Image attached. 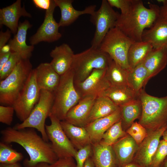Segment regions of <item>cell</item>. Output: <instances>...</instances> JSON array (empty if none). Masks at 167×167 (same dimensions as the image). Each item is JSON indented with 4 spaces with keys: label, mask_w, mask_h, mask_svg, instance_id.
Returning a JSON list of instances; mask_svg holds the SVG:
<instances>
[{
    "label": "cell",
    "mask_w": 167,
    "mask_h": 167,
    "mask_svg": "<svg viewBox=\"0 0 167 167\" xmlns=\"http://www.w3.org/2000/svg\"><path fill=\"white\" fill-rule=\"evenodd\" d=\"M167 129L164 127L148 132L147 136L139 145L132 162L140 167H150L160 138Z\"/></svg>",
    "instance_id": "cell-14"
},
{
    "label": "cell",
    "mask_w": 167,
    "mask_h": 167,
    "mask_svg": "<svg viewBox=\"0 0 167 167\" xmlns=\"http://www.w3.org/2000/svg\"><path fill=\"white\" fill-rule=\"evenodd\" d=\"M57 6L60 10L61 16L58 23L59 27L69 26L73 23L80 15H92L95 11L96 6L92 5L87 7L84 10H76L73 6L72 0H54Z\"/></svg>",
    "instance_id": "cell-23"
},
{
    "label": "cell",
    "mask_w": 167,
    "mask_h": 167,
    "mask_svg": "<svg viewBox=\"0 0 167 167\" xmlns=\"http://www.w3.org/2000/svg\"><path fill=\"white\" fill-rule=\"evenodd\" d=\"M83 167H95L92 157H90L87 159L84 164Z\"/></svg>",
    "instance_id": "cell-46"
},
{
    "label": "cell",
    "mask_w": 167,
    "mask_h": 167,
    "mask_svg": "<svg viewBox=\"0 0 167 167\" xmlns=\"http://www.w3.org/2000/svg\"><path fill=\"white\" fill-rule=\"evenodd\" d=\"M57 7L54 0H51L49 8L46 10L43 23L35 33L29 39L30 43L34 45L40 42H52L59 40L62 34L59 32L58 23L54 17V12Z\"/></svg>",
    "instance_id": "cell-13"
},
{
    "label": "cell",
    "mask_w": 167,
    "mask_h": 167,
    "mask_svg": "<svg viewBox=\"0 0 167 167\" xmlns=\"http://www.w3.org/2000/svg\"><path fill=\"white\" fill-rule=\"evenodd\" d=\"M147 76V71L142 63L129 71L128 85L137 94L142 89Z\"/></svg>",
    "instance_id": "cell-32"
},
{
    "label": "cell",
    "mask_w": 167,
    "mask_h": 167,
    "mask_svg": "<svg viewBox=\"0 0 167 167\" xmlns=\"http://www.w3.org/2000/svg\"><path fill=\"white\" fill-rule=\"evenodd\" d=\"M49 164L45 162H39L31 165L25 166L24 167H48Z\"/></svg>",
    "instance_id": "cell-47"
},
{
    "label": "cell",
    "mask_w": 167,
    "mask_h": 167,
    "mask_svg": "<svg viewBox=\"0 0 167 167\" xmlns=\"http://www.w3.org/2000/svg\"><path fill=\"white\" fill-rule=\"evenodd\" d=\"M92 158L95 167H118L117 160L112 146L99 142L92 144Z\"/></svg>",
    "instance_id": "cell-25"
},
{
    "label": "cell",
    "mask_w": 167,
    "mask_h": 167,
    "mask_svg": "<svg viewBox=\"0 0 167 167\" xmlns=\"http://www.w3.org/2000/svg\"><path fill=\"white\" fill-rule=\"evenodd\" d=\"M120 108L106 96H100L97 97L91 110L86 125L96 119L110 115Z\"/></svg>",
    "instance_id": "cell-28"
},
{
    "label": "cell",
    "mask_w": 167,
    "mask_h": 167,
    "mask_svg": "<svg viewBox=\"0 0 167 167\" xmlns=\"http://www.w3.org/2000/svg\"><path fill=\"white\" fill-rule=\"evenodd\" d=\"M159 167H167V156L165 158Z\"/></svg>",
    "instance_id": "cell-50"
},
{
    "label": "cell",
    "mask_w": 167,
    "mask_h": 167,
    "mask_svg": "<svg viewBox=\"0 0 167 167\" xmlns=\"http://www.w3.org/2000/svg\"><path fill=\"white\" fill-rule=\"evenodd\" d=\"M32 2L36 7L46 10L49 8L51 3V0H33Z\"/></svg>",
    "instance_id": "cell-43"
},
{
    "label": "cell",
    "mask_w": 167,
    "mask_h": 167,
    "mask_svg": "<svg viewBox=\"0 0 167 167\" xmlns=\"http://www.w3.org/2000/svg\"><path fill=\"white\" fill-rule=\"evenodd\" d=\"M74 159L72 157L59 158L54 163L49 164L48 167H77Z\"/></svg>",
    "instance_id": "cell-41"
},
{
    "label": "cell",
    "mask_w": 167,
    "mask_h": 167,
    "mask_svg": "<svg viewBox=\"0 0 167 167\" xmlns=\"http://www.w3.org/2000/svg\"><path fill=\"white\" fill-rule=\"evenodd\" d=\"M54 101L51 113L61 121L80 100L74 82V75L71 69L61 75L59 83L53 92Z\"/></svg>",
    "instance_id": "cell-5"
},
{
    "label": "cell",
    "mask_w": 167,
    "mask_h": 167,
    "mask_svg": "<svg viewBox=\"0 0 167 167\" xmlns=\"http://www.w3.org/2000/svg\"><path fill=\"white\" fill-rule=\"evenodd\" d=\"M60 123L66 134L76 150L92 144L89 135L84 127L75 126L65 120L61 121Z\"/></svg>",
    "instance_id": "cell-27"
},
{
    "label": "cell",
    "mask_w": 167,
    "mask_h": 167,
    "mask_svg": "<svg viewBox=\"0 0 167 167\" xmlns=\"http://www.w3.org/2000/svg\"><path fill=\"white\" fill-rule=\"evenodd\" d=\"M32 26L27 20L19 22L16 33L8 44L11 51L19 54L23 59H29L34 49V45H28L26 43L27 31Z\"/></svg>",
    "instance_id": "cell-16"
},
{
    "label": "cell",
    "mask_w": 167,
    "mask_h": 167,
    "mask_svg": "<svg viewBox=\"0 0 167 167\" xmlns=\"http://www.w3.org/2000/svg\"><path fill=\"white\" fill-rule=\"evenodd\" d=\"M147 71L145 86L149 79L163 70L167 64V49L153 48L142 63Z\"/></svg>",
    "instance_id": "cell-24"
},
{
    "label": "cell",
    "mask_w": 167,
    "mask_h": 167,
    "mask_svg": "<svg viewBox=\"0 0 167 167\" xmlns=\"http://www.w3.org/2000/svg\"><path fill=\"white\" fill-rule=\"evenodd\" d=\"M53 101V92L41 90L39 101L29 115L24 121L16 124L13 127L17 130L27 128L36 129L41 133L43 139L48 142L45 123L51 113Z\"/></svg>",
    "instance_id": "cell-8"
},
{
    "label": "cell",
    "mask_w": 167,
    "mask_h": 167,
    "mask_svg": "<svg viewBox=\"0 0 167 167\" xmlns=\"http://www.w3.org/2000/svg\"><path fill=\"white\" fill-rule=\"evenodd\" d=\"M138 94L128 85L110 86L101 96H106L120 107L138 98Z\"/></svg>",
    "instance_id": "cell-26"
},
{
    "label": "cell",
    "mask_w": 167,
    "mask_h": 167,
    "mask_svg": "<svg viewBox=\"0 0 167 167\" xmlns=\"http://www.w3.org/2000/svg\"><path fill=\"white\" fill-rule=\"evenodd\" d=\"M121 118L120 107L110 115L96 119L86 125L84 127L89 135L92 144L100 142L105 132Z\"/></svg>",
    "instance_id": "cell-17"
},
{
    "label": "cell",
    "mask_w": 167,
    "mask_h": 167,
    "mask_svg": "<svg viewBox=\"0 0 167 167\" xmlns=\"http://www.w3.org/2000/svg\"><path fill=\"white\" fill-rule=\"evenodd\" d=\"M22 59L19 54L12 52L9 59L0 71V81L8 76L13 71L19 62Z\"/></svg>",
    "instance_id": "cell-36"
},
{
    "label": "cell",
    "mask_w": 167,
    "mask_h": 167,
    "mask_svg": "<svg viewBox=\"0 0 167 167\" xmlns=\"http://www.w3.org/2000/svg\"><path fill=\"white\" fill-rule=\"evenodd\" d=\"M134 41L116 27L111 28L106 34L98 49L107 54L117 64L130 70L128 53Z\"/></svg>",
    "instance_id": "cell-7"
},
{
    "label": "cell",
    "mask_w": 167,
    "mask_h": 167,
    "mask_svg": "<svg viewBox=\"0 0 167 167\" xmlns=\"http://www.w3.org/2000/svg\"><path fill=\"white\" fill-rule=\"evenodd\" d=\"M128 70L117 64L112 59L106 69L105 76L110 86L128 85Z\"/></svg>",
    "instance_id": "cell-31"
},
{
    "label": "cell",
    "mask_w": 167,
    "mask_h": 167,
    "mask_svg": "<svg viewBox=\"0 0 167 167\" xmlns=\"http://www.w3.org/2000/svg\"><path fill=\"white\" fill-rule=\"evenodd\" d=\"M153 48L148 42L142 41L133 42L128 53V61L130 70L142 63Z\"/></svg>",
    "instance_id": "cell-29"
},
{
    "label": "cell",
    "mask_w": 167,
    "mask_h": 167,
    "mask_svg": "<svg viewBox=\"0 0 167 167\" xmlns=\"http://www.w3.org/2000/svg\"><path fill=\"white\" fill-rule=\"evenodd\" d=\"M14 109L12 106H0V122L7 125H10L12 122Z\"/></svg>",
    "instance_id": "cell-39"
},
{
    "label": "cell",
    "mask_w": 167,
    "mask_h": 167,
    "mask_svg": "<svg viewBox=\"0 0 167 167\" xmlns=\"http://www.w3.org/2000/svg\"><path fill=\"white\" fill-rule=\"evenodd\" d=\"M133 0H107L109 5L120 9L121 14L126 13L130 9Z\"/></svg>",
    "instance_id": "cell-40"
},
{
    "label": "cell",
    "mask_w": 167,
    "mask_h": 167,
    "mask_svg": "<svg viewBox=\"0 0 167 167\" xmlns=\"http://www.w3.org/2000/svg\"><path fill=\"white\" fill-rule=\"evenodd\" d=\"M142 40L149 42L153 48L167 49V21L159 18L150 28L144 31Z\"/></svg>",
    "instance_id": "cell-21"
},
{
    "label": "cell",
    "mask_w": 167,
    "mask_h": 167,
    "mask_svg": "<svg viewBox=\"0 0 167 167\" xmlns=\"http://www.w3.org/2000/svg\"><path fill=\"white\" fill-rule=\"evenodd\" d=\"M96 98L89 96L81 99L68 112L64 120L75 126L84 127Z\"/></svg>",
    "instance_id": "cell-19"
},
{
    "label": "cell",
    "mask_w": 167,
    "mask_h": 167,
    "mask_svg": "<svg viewBox=\"0 0 167 167\" xmlns=\"http://www.w3.org/2000/svg\"><path fill=\"white\" fill-rule=\"evenodd\" d=\"M106 69H94L83 81L74 82L81 99L89 96L97 98L110 86L105 76Z\"/></svg>",
    "instance_id": "cell-12"
},
{
    "label": "cell",
    "mask_w": 167,
    "mask_h": 167,
    "mask_svg": "<svg viewBox=\"0 0 167 167\" xmlns=\"http://www.w3.org/2000/svg\"><path fill=\"white\" fill-rule=\"evenodd\" d=\"M0 167H22L20 164L19 163H15L9 164H0Z\"/></svg>",
    "instance_id": "cell-48"
},
{
    "label": "cell",
    "mask_w": 167,
    "mask_h": 167,
    "mask_svg": "<svg viewBox=\"0 0 167 167\" xmlns=\"http://www.w3.org/2000/svg\"><path fill=\"white\" fill-rule=\"evenodd\" d=\"M35 70L36 83L40 90L53 92L59 83L61 76L50 63H41Z\"/></svg>",
    "instance_id": "cell-22"
},
{
    "label": "cell",
    "mask_w": 167,
    "mask_h": 167,
    "mask_svg": "<svg viewBox=\"0 0 167 167\" xmlns=\"http://www.w3.org/2000/svg\"><path fill=\"white\" fill-rule=\"evenodd\" d=\"M120 14L113 9L107 0L102 1L99 9L91 15V21L95 26L91 47L98 48L109 31L115 27Z\"/></svg>",
    "instance_id": "cell-10"
},
{
    "label": "cell",
    "mask_w": 167,
    "mask_h": 167,
    "mask_svg": "<svg viewBox=\"0 0 167 167\" xmlns=\"http://www.w3.org/2000/svg\"><path fill=\"white\" fill-rule=\"evenodd\" d=\"M74 54L69 45L63 43L55 46L50 52L52 59L50 63L54 70L62 75L70 69Z\"/></svg>",
    "instance_id": "cell-20"
},
{
    "label": "cell",
    "mask_w": 167,
    "mask_h": 167,
    "mask_svg": "<svg viewBox=\"0 0 167 167\" xmlns=\"http://www.w3.org/2000/svg\"><path fill=\"white\" fill-rule=\"evenodd\" d=\"M51 124L45 125L46 132L51 147L58 158L75 157L77 150L74 147L63 131L61 121L50 113Z\"/></svg>",
    "instance_id": "cell-11"
},
{
    "label": "cell",
    "mask_w": 167,
    "mask_h": 167,
    "mask_svg": "<svg viewBox=\"0 0 167 167\" xmlns=\"http://www.w3.org/2000/svg\"><path fill=\"white\" fill-rule=\"evenodd\" d=\"M138 98L142 105L139 123L148 132L167 127V96H152L142 89L138 93Z\"/></svg>",
    "instance_id": "cell-3"
},
{
    "label": "cell",
    "mask_w": 167,
    "mask_h": 167,
    "mask_svg": "<svg viewBox=\"0 0 167 167\" xmlns=\"http://www.w3.org/2000/svg\"><path fill=\"white\" fill-rule=\"evenodd\" d=\"M120 107L122 127L124 130H126L136 119L140 118L142 112L141 102L138 97L136 100Z\"/></svg>",
    "instance_id": "cell-30"
},
{
    "label": "cell",
    "mask_w": 167,
    "mask_h": 167,
    "mask_svg": "<svg viewBox=\"0 0 167 167\" xmlns=\"http://www.w3.org/2000/svg\"><path fill=\"white\" fill-rule=\"evenodd\" d=\"M40 92L36 81V71L33 69L12 105L22 122L28 118L38 102Z\"/></svg>",
    "instance_id": "cell-9"
},
{
    "label": "cell",
    "mask_w": 167,
    "mask_h": 167,
    "mask_svg": "<svg viewBox=\"0 0 167 167\" xmlns=\"http://www.w3.org/2000/svg\"><path fill=\"white\" fill-rule=\"evenodd\" d=\"M162 136L163 139L167 142V129L164 131Z\"/></svg>",
    "instance_id": "cell-51"
},
{
    "label": "cell",
    "mask_w": 167,
    "mask_h": 167,
    "mask_svg": "<svg viewBox=\"0 0 167 167\" xmlns=\"http://www.w3.org/2000/svg\"><path fill=\"white\" fill-rule=\"evenodd\" d=\"M167 156V142L163 139L160 141L150 167H159Z\"/></svg>",
    "instance_id": "cell-37"
},
{
    "label": "cell",
    "mask_w": 167,
    "mask_h": 167,
    "mask_svg": "<svg viewBox=\"0 0 167 167\" xmlns=\"http://www.w3.org/2000/svg\"><path fill=\"white\" fill-rule=\"evenodd\" d=\"M123 167H140L139 165H138L134 163L133 162H131L130 163H129Z\"/></svg>",
    "instance_id": "cell-49"
},
{
    "label": "cell",
    "mask_w": 167,
    "mask_h": 167,
    "mask_svg": "<svg viewBox=\"0 0 167 167\" xmlns=\"http://www.w3.org/2000/svg\"><path fill=\"white\" fill-rule=\"evenodd\" d=\"M112 147L117 160L118 167H123L132 162L139 145L127 134Z\"/></svg>",
    "instance_id": "cell-18"
},
{
    "label": "cell",
    "mask_w": 167,
    "mask_h": 167,
    "mask_svg": "<svg viewBox=\"0 0 167 167\" xmlns=\"http://www.w3.org/2000/svg\"><path fill=\"white\" fill-rule=\"evenodd\" d=\"M21 0H17L11 5L0 9V25L7 27L11 32L16 33L19 18L24 16L31 18V14L28 12L25 6H21Z\"/></svg>",
    "instance_id": "cell-15"
},
{
    "label": "cell",
    "mask_w": 167,
    "mask_h": 167,
    "mask_svg": "<svg viewBox=\"0 0 167 167\" xmlns=\"http://www.w3.org/2000/svg\"><path fill=\"white\" fill-rule=\"evenodd\" d=\"M112 60L106 53L91 47L75 54L70 69L74 75V82L84 81L95 69H106Z\"/></svg>",
    "instance_id": "cell-4"
},
{
    "label": "cell",
    "mask_w": 167,
    "mask_h": 167,
    "mask_svg": "<svg viewBox=\"0 0 167 167\" xmlns=\"http://www.w3.org/2000/svg\"><path fill=\"white\" fill-rule=\"evenodd\" d=\"M127 134L123 129L121 119L105 132L100 142L104 144L112 146Z\"/></svg>",
    "instance_id": "cell-33"
},
{
    "label": "cell",
    "mask_w": 167,
    "mask_h": 167,
    "mask_svg": "<svg viewBox=\"0 0 167 167\" xmlns=\"http://www.w3.org/2000/svg\"><path fill=\"white\" fill-rule=\"evenodd\" d=\"M12 52L11 51L8 52H0V71L9 59Z\"/></svg>",
    "instance_id": "cell-45"
},
{
    "label": "cell",
    "mask_w": 167,
    "mask_h": 167,
    "mask_svg": "<svg viewBox=\"0 0 167 167\" xmlns=\"http://www.w3.org/2000/svg\"><path fill=\"white\" fill-rule=\"evenodd\" d=\"M32 70L29 59H22L8 76L0 81V103L1 105H12Z\"/></svg>",
    "instance_id": "cell-6"
},
{
    "label": "cell",
    "mask_w": 167,
    "mask_h": 167,
    "mask_svg": "<svg viewBox=\"0 0 167 167\" xmlns=\"http://www.w3.org/2000/svg\"><path fill=\"white\" fill-rule=\"evenodd\" d=\"M9 144L0 142V164H9L19 162L22 161L23 154L14 149Z\"/></svg>",
    "instance_id": "cell-34"
},
{
    "label": "cell",
    "mask_w": 167,
    "mask_h": 167,
    "mask_svg": "<svg viewBox=\"0 0 167 167\" xmlns=\"http://www.w3.org/2000/svg\"><path fill=\"white\" fill-rule=\"evenodd\" d=\"M11 32L7 29L5 32H0V50L6 45V43L10 38L11 36Z\"/></svg>",
    "instance_id": "cell-42"
},
{
    "label": "cell",
    "mask_w": 167,
    "mask_h": 167,
    "mask_svg": "<svg viewBox=\"0 0 167 167\" xmlns=\"http://www.w3.org/2000/svg\"><path fill=\"white\" fill-rule=\"evenodd\" d=\"M139 145L147 136L148 132L146 129L136 122H134L126 131Z\"/></svg>",
    "instance_id": "cell-35"
},
{
    "label": "cell",
    "mask_w": 167,
    "mask_h": 167,
    "mask_svg": "<svg viewBox=\"0 0 167 167\" xmlns=\"http://www.w3.org/2000/svg\"><path fill=\"white\" fill-rule=\"evenodd\" d=\"M158 2L162 3V5L160 7V17L167 21V0H158Z\"/></svg>",
    "instance_id": "cell-44"
},
{
    "label": "cell",
    "mask_w": 167,
    "mask_h": 167,
    "mask_svg": "<svg viewBox=\"0 0 167 167\" xmlns=\"http://www.w3.org/2000/svg\"><path fill=\"white\" fill-rule=\"evenodd\" d=\"M1 134L2 141L8 144H18L26 151L29 159L24 161V166L41 162L51 164L58 159L51 143L39 135L34 128L17 130L13 127H8L2 130Z\"/></svg>",
    "instance_id": "cell-1"
},
{
    "label": "cell",
    "mask_w": 167,
    "mask_h": 167,
    "mask_svg": "<svg viewBox=\"0 0 167 167\" xmlns=\"http://www.w3.org/2000/svg\"><path fill=\"white\" fill-rule=\"evenodd\" d=\"M92 144L88 145L78 150L74 157L77 167H83L87 159L92 156Z\"/></svg>",
    "instance_id": "cell-38"
},
{
    "label": "cell",
    "mask_w": 167,
    "mask_h": 167,
    "mask_svg": "<svg viewBox=\"0 0 167 167\" xmlns=\"http://www.w3.org/2000/svg\"><path fill=\"white\" fill-rule=\"evenodd\" d=\"M160 8L150 3L148 8L142 0H133L130 10L124 14H120L115 27L134 41H142L144 31L160 17Z\"/></svg>",
    "instance_id": "cell-2"
}]
</instances>
